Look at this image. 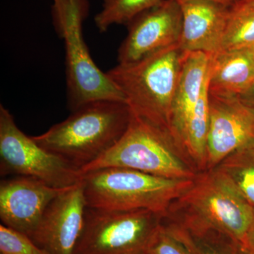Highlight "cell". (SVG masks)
<instances>
[{
    "mask_svg": "<svg viewBox=\"0 0 254 254\" xmlns=\"http://www.w3.org/2000/svg\"><path fill=\"white\" fill-rule=\"evenodd\" d=\"M254 208L218 169L197 175L169 209L166 218L194 234L214 231L243 242Z\"/></svg>",
    "mask_w": 254,
    "mask_h": 254,
    "instance_id": "cell-1",
    "label": "cell"
},
{
    "mask_svg": "<svg viewBox=\"0 0 254 254\" xmlns=\"http://www.w3.org/2000/svg\"><path fill=\"white\" fill-rule=\"evenodd\" d=\"M130 118L127 103L100 100L83 105L43 134L32 137L43 148L80 170L116 144Z\"/></svg>",
    "mask_w": 254,
    "mask_h": 254,
    "instance_id": "cell-2",
    "label": "cell"
},
{
    "mask_svg": "<svg viewBox=\"0 0 254 254\" xmlns=\"http://www.w3.org/2000/svg\"><path fill=\"white\" fill-rule=\"evenodd\" d=\"M185 55L174 45L134 63L118 64L107 73L133 115L171 132L172 106Z\"/></svg>",
    "mask_w": 254,
    "mask_h": 254,
    "instance_id": "cell-3",
    "label": "cell"
},
{
    "mask_svg": "<svg viewBox=\"0 0 254 254\" xmlns=\"http://www.w3.org/2000/svg\"><path fill=\"white\" fill-rule=\"evenodd\" d=\"M86 205L102 210H149L166 218L173 202L193 180L155 176L131 169L106 168L82 175Z\"/></svg>",
    "mask_w": 254,
    "mask_h": 254,
    "instance_id": "cell-4",
    "label": "cell"
},
{
    "mask_svg": "<svg viewBox=\"0 0 254 254\" xmlns=\"http://www.w3.org/2000/svg\"><path fill=\"white\" fill-rule=\"evenodd\" d=\"M106 168L131 169L176 180H194L199 173L171 132L131 113L128 127L116 144L79 171L83 175Z\"/></svg>",
    "mask_w": 254,
    "mask_h": 254,
    "instance_id": "cell-5",
    "label": "cell"
},
{
    "mask_svg": "<svg viewBox=\"0 0 254 254\" xmlns=\"http://www.w3.org/2000/svg\"><path fill=\"white\" fill-rule=\"evenodd\" d=\"M149 210H102L87 207L74 254H147L163 221Z\"/></svg>",
    "mask_w": 254,
    "mask_h": 254,
    "instance_id": "cell-6",
    "label": "cell"
},
{
    "mask_svg": "<svg viewBox=\"0 0 254 254\" xmlns=\"http://www.w3.org/2000/svg\"><path fill=\"white\" fill-rule=\"evenodd\" d=\"M85 17L83 13L71 10L60 14L53 21L64 40L68 108L73 112L100 100L127 103L121 90L91 58L82 34Z\"/></svg>",
    "mask_w": 254,
    "mask_h": 254,
    "instance_id": "cell-7",
    "label": "cell"
},
{
    "mask_svg": "<svg viewBox=\"0 0 254 254\" xmlns=\"http://www.w3.org/2000/svg\"><path fill=\"white\" fill-rule=\"evenodd\" d=\"M0 174L31 177L50 186L66 188L81 181L79 169L38 145L0 105Z\"/></svg>",
    "mask_w": 254,
    "mask_h": 254,
    "instance_id": "cell-8",
    "label": "cell"
},
{
    "mask_svg": "<svg viewBox=\"0 0 254 254\" xmlns=\"http://www.w3.org/2000/svg\"><path fill=\"white\" fill-rule=\"evenodd\" d=\"M209 110L207 170L216 168L236 150L254 143V110L238 96L209 93Z\"/></svg>",
    "mask_w": 254,
    "mask_h": 254,
    "instance_id": "cell-9",
    "label": "cell"
},
{
    "mask_svg": "<svg viewBox=\"0 0 254 254\" xmlns=\"http://www.w3.org/2000/svg\"><path fill=\"white\" fill-rule=\"evenodd\" d=\"M181 6L177 0H163L128 23V32L118 50V64L134 63L174 45L182 31Z\"/></svg>",
    "mask_w": 254,
    "mask_h": 254,
    "instance_id": "cell-10",
    "label": "cell"
},
{
    "mask_svg": "<svg viewBox=\"0 0 254 254\" xmlns=\"http://www.w3.org/2000/svg\"><path fill=\"white\" fill-rule=\"evenodd\" d=\"M86 208L81 180L50 203L31 240L48 254H74Z\"/></svg>",
    "mask_w": 254,
    "mask_h": 254,
    "instance_id": "cell-11",
    "label": "cell"
},
{
    "mask_svg": "<svg viewBox=\"0 0 254 254\" xmlns=\"http://www.w3.org/2000/svg\"><path fill=\"white\" fill-rule=\"evenodd\" d=\"M72 187L57 188L31 177L1 180L0 218L3 225L31 237L50 203Z\"/></svg>",
    "mask_w": 254,
    "mask_h": 254,
    "instance_id": "cell-12",
    "label": "cell"
},
{
    "mask_svg": "<svg viewBox=\"0 0 254 254\" xmlns=\"http://www.w3.org/2000/svg\"><path fill=\"white\" fill-rule=\"evenodd\" d=\"M182 31L179 46L185 53L220 50L230 7L211 0H182Z\"/></svg>",
    "mask_w": 254,
    "mask_h": 254,
    "instance_id": "cell-13",
    "label": "cell"
},
{
    "mask_svg": "<svg viewBox=\"0 0 254 254\" xmlns=\"http://www.w3.org/2000/svg\"><path fill=\"white\" fill-rule=\"evenodd\" d=\"M210 56L203 52L185 53L170 118L171 133L180 148L187 125L208 78Z\"/></svg>",
    "mask_w": 254,
    "mask_h": 254,
    "instance_id": "cell-14",
    "label": "cell"
},
{
    "mask_svg": "<svg viewBox=\"0 0 254 254\" xmlns=\"http://www.w3.org/2000/svg\"><path fill=\"white\" fill-rule=\"evenodd\" d=\"M254 81V46L221 50L211 54L209 93L240 96Z\"/></svg>",
    "mask_w": 254,
    "mask_h": 254,
    "instance_id": "cell-15",
    "label": "cell"
},
{
    "mask_svg": "<svg viewBox=\"0 0 254 254\" xmlns=\"http://www.w3.org/2000/svg\"><path fill=\"white\" fill-rule=\"evenodd\" d=\"M166 225L191 254H249L242 243L220 232L194 234L174 222Z\"/></svg>",
    "mask_w": 254,
    "mask_h": 254,
    "instance_id": "cell-16",
    "label": "cell"
},
{
    "mask_svg": "<svg viewBox=\"0 0 254 254\" xmlns=\"http://www.w3.org/2000/svg\"><path fill=\"white\" fill-rule=\"evenodd\" d=\"M254 46V1L237 0L230 7L219 51Z\"/></svg>",
    "mask_w": 254,
    "mask_h": 254,
    "instance_id": "cell-17",
    "label": "cell"
},
{
    "mask_svg": "<svg viewBox=\"0 0 254 254\" xmlns=\"http://www.w3.org/2000/svg\"><path fill=\"white\" fill-rule=\"evenodd\" d=\"M215 168L254 208V143L234 152Z\"/></svg>",
    "mask_w": 254,
    "mask_h": 254,
    "instance_id": "cell-18",
    "label": "cell"
},
{
    "mask_svg": "<svg viewBox=\"0 0 254 254\" xmlns=\"http://www.w3.org/2000/svg\"><path fill=\"white\" fill-rule=\"evenodd\" d=\"M163 0H103L101 11L95 23L100 32H106L115 24H126L157 6Z\"/></svg>",
    "mask_w": 254,
    "mask_h": 254,
    "instance_id": "cell-19",
    "label": "cell"
},
{
    "mask_svg": "<svg viewBox=\"0 0 254 254\" xmlns=\"http://www.w3.org/2000/svg\"><path fill=\"white\" fill-rule=\"evenodd\" d=\"M0 254H48L26 234L0 225Z\"/></svg>",
    "mask_w": 254,
    "mask_h": 254,
    "instance_id": "cell-20",
    "label": "cell"
},
{
    "mask_svg": "<svg viewBox=\"0 0 254 254\" xmlns=\"http://www.w3.org/2000/svg\"><path fill=\"white\" fill-rule=\"evenodd\" d=\"M147 254H191L163 221L150 241Z\"/></svg>",
    "mask_w": 254,
    "mask_h": 254,
    "instance_id": "cell-21",
    "label": "cell"
},
{
    "mask_svg": "<svg viewBox=\"0 0 254 254\" xmlns=\"http://www.w3.org/2000/svg\"><path fill=\"white\" fill-rule=\"evenodd\" d=\"M242 245L249 254H254V213L250 228L246 234L245 240Z\"/></svg>",
    "mask_w": 254,
    "mask_h": 254,
    "instance_id": "cell-22",
    "label": "cell"
},
{
    "mask_svg": "<svg viewBox=\"0 0 254 254\" xmlns=\"http://www.w3.org/2000/svg\"><path fill=\"white\" fill-rule=\"evenodd\" d=\"M238 97L245 104L254 110V81L247 91Z\"/></svg>",
    "mask_w": 254,
    "mask_h": 254,
    "instance_id": "cell-23",
    "label": "cell"
},
{
    "mask_svg": "<svg viewBox=\"0 0 254 254\" xmlns=\"http://www.w3.org/2000/svg\"><path fill=\"white\" fill-rule=\"evenodd\" d=\"M177 1H182V0H177ZM211 1L218 2L219 4L224 5V6L230 7L232 5L235 4L237 2V0H211Z\"/></svg>",
    "mask_w": 254,
    "mask_h": 254,
    "instance_id": "cell-24",
    "label": "cell"
},
{
    "mask_svg": "<svg viewBox=\"0 0 254 254\" xmlns=\"http://www.w3.org/2000/svg\"><path fill=\"white\" fill-rule=\"evenodd\" d=\"M244 1H254V0H244Z\"/></svg>",
    "mask_w": 254,
    "mask_h": 254,
    "instance_id": "cell-25",
    "label": "cell"
},
{
    "mask_svg": "<svg viewBox=\"0 0 254 254\" xmlns=\"http://www.w3.org/2000/svg\"></svg>",
    "mask_w": 254,
    "mask_h": 254,
    "instance_id": "cell-26",
    "label": "cell"
}]
</instances>
